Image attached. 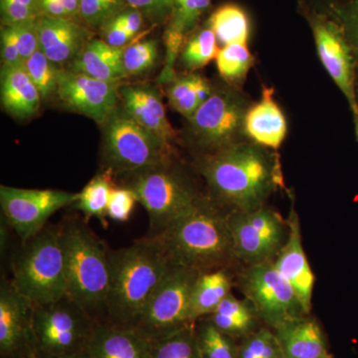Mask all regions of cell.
<instances>
[{"instance_id": "obj_1", "label": "cell", "mask_w": 358, "mask_h": 358, "mask_svg": "<svg viewBox=\"0 0 358 358\" xmlns=\"http://www.w3.org/2000/svg\"><path fill=\"white\" fill-rule=\"evenodd\" d=\"M265 148L256 143H237L204 159L201 173L207 185L220 201L232 206V210L264 207L282 182L278 159Z\"/></svg>"}, {"instance_id": "obj_2", "label": "cell", "mask_w": 358, "mask_h": 358, "mask_svg": "<svg viewBox=\"0 0 358 358\" xmlns=\"http://www.w3.org/2000/svg\"><path fill=\"white\" fill-rule=\"evenodd\" d=\"M171 266L166 252L152 236L110 252L109 322L136 326Z\"/></svg>"}, {"instance_id": "obj_3", "label": "cell", "mask_w": 358, "mask_h": 358, "mask_svg": "<svg viewBox=\"0 0 358 358\" xmlns=\"http://www.w3.org/2000/svg\"><path fill=\"white\" fill-rule=\"evenodd\" d=\"M152 237L159 241L171 265L205 272L226 268L235 260L227 214L203 199Z\"/></svg>"}, {"instance_id": "obj_4", "label": "cell", "mask_w": 358, "mask_h": 358, "mask_svg": "<svg viewBox=\"0 0 358 358\" xmlns=\"http://www.w3.org/2000/svg\"><path fill=\"white\" fill-rule=\"evenodd\" d=\"M68 296L92 319L107 315L110 289V252L89 228L80 223L60 229Z\"/></svg>"}, {"instance_id": "obj_5", "label": "cell", "mask_w": 358, "mask_h": 358, "mask_svg": "<svg viewBox=\"0 0 358 358\" xmlns=\"http://www.w3.org/2000/svg\"><path fill=\"white\" fill-rule=\"evenodd\" d=\"M14 288L34 306L47 305L68 296L60 229L44 228L23 242L13 260Z\"/></svg>"}, {"instance_id": "obj_6", "label": "cell", "mask_w": 358, "mask_h": 358, "mask_svg": "<svg viewBox=\"0 0 358 358\" xmlns=\"http://www.w3.org/2000/svg\"><path fill=\"white\" fill-rule=\"evenodd\" d=\"M96 322L68 296L47 305L34 306L32 350L39 358L84 352Z\"/></svg>"}, {"instance_id": "obj_7", "label": "cell", "mask_w": 358, "mask_h": 358, "mask_svg": "<svg viewBox=\"0 0 358 358\" xmlns=\"http://www.w3.org/2000/svg\"><path fill=\"white\" fill-rule=\"evenodd\" d=\"M103 126L107 169L138 173L169 164L171 150L124 109H115Z\"/></svg>"}, {"instance_id": "obj_8", "label": "cell", "mask_w": 358, "mask_h": 358, "mask_svg": "<svg viewBox=\"0 0 358 358\" xmlns=\"http://www.w3.org/2000/svg\"><path fill=\"white\" fill-rule=\"evenodd\" d=\"M127 186L148 212L150 236L192 211L202 199L189 180L169 169V164L134 173Z\"/></svg>"}, {"instance_id": "obj_9", "label": "cell", "mask_w": 358, "mask_h": 358, "mask_svg": "<svg viewBox=\"0 0 358 358\" xmlns=\"http://www.w3.org/2000/svg\"><path fill=\"white\" fill-rule=\"evenodd\" d=\"M201 273L196 268L171 265L134 327L155 341L192 324L190 303Z\"/></svg>"}, {"instance_id": "obj_10", "label": "cell", "mask_w": 358, "mask_h": 358, "mask_svg": "<svg viewBox=\"0 0 358 358\" xmlns=\"http://www.w3.org/2000/svg\"><path fill=\"white\" fill-rule=\"evenodd\" d=\"M235 259L247 266L274 260L289 234L288 222L265 206L227 213Z\"/></svg>"}, {"instance_id": "obj_11", "label": "cell", "mask_w": 358, "mask_h": 358, "mask_svg": "<svg viewBox=\"0 0 358 358\" xmlns=\"http://www.w3.org/2000/svg\"><path fill=\"white\" fill-rule=\"evenodd\" d=\"M240 288L257 315L274 329L306 315L293 288L280 275L273 261L247 266Z\"/></svg>"}, {"instance_id": "obj_12", "label": "cell", "mask_w": 358, "mask_h": 358, "mask_svg": "<svg viewBox=\"0 0 358 358\" xmlns=\"http://www.w3.org/2000/svg\"><path fill=\"white\" fill-rule=\"evenodd\" d=\"M79 193L0 186V205L7 222L22 242L44 229L54 213L76 203Z\"/></svg>"}, {"instance_id": "obj_13", "label": "cell", "mask_w": 358, "mask_h": 358, "mask_svg": "<svg viewBox=\"0 0 358 358\" xmlns=\"http://www.w3.org/2000/svg\"><path fill=\"white\" fill-rule=\"evenodd\" d=\"M246 103L241 96L230 90L212 93L192 119V129L200 145L211 150V154L235 145L244 131Z\"/></svg>"}, {"instance_id": "obj_14", "label": "cell", "mask_w": 358, "mask_h": 358, "mask_svg": "<svg viewBox=\"0 0 358 358\" xmlns=\"http://www.w3.org/2000/svg\"><path fill=\"white\" fill-rule=\"evenodd\" d=\"M120 88V83L101 81L60 68L56 95L67 109L86 115L103 126L117 109Z\"/></svg>"}, {"instance_id": "obj_15", "label": "cell", "mask_w": 358, "mask_h": 358, "mask_svg": "<svg viewBox=\"0 0 358 358\" xmlns=\"http://www.w3.org/2000/svg\"><path fill=\"white\" fill-rule=\"evenodd\" d=\"M310 24L324 69L346 96L352 110L357 113L352 61L343 32L336 22L324 15L313 16Z\"/></svg>"}, {"instance_id": "obj_16", "label": "cell", "mask_w": 358, "mask_h": 358, "mask_svg": "<svg viewBox=\"0 0 358 358\" xmlns=\"http://www.w3.org/2000/svg\"><path fill=\"white\" fill-rule=\"evenodd\" d=\"M33 305L15 288L2 280L0 288V352L15 355L24 348L32 350Z\"/></svg>"}, {"instance_id": "obj_17", "label": "cell", "mask_w": 358, "mask_h": 358, "mask_svg": "<svg viewBox=\"0 0 358 358\" xmlns=\"http://www.w3.org/2000/svg\"><path fill=\"white\" fill-rule=\"evenodd\" d=\"M287 222L289 227L288 237L273 263L280 275L293 288L303 312L308 315L312 308L315 275L303 250L300 222L294 211Z\"/></svg>"}, {"instance_id": "obj_18", "label": "cell", "mask_w": 358, "mask_h": 358, "mask_svg": "<svg viewBox=\"0 0 358 358\" xmlns=\"http://www.w3.org/2000/svg\"><path fill=\"white\" fill-rule=\"evenodd\" d=\"M154 341L134 327L96 322L84 353L88 358H152Z\"/></svg>"}, {"instance_id": "obj_19", "label": "cell", "mask_w": 358, "mask_h": 358, "mask_svg": "<svg viewBox=\"0 0 358 358\" xmlns=\"http://www.w3.org/2000/svg\"><path fill=\"white\" fill-rule=\"evenodd\" d=\"M120 99L122 109L171 150L176 131L167 119L159 89L148 84L126 85L120 88Z\"/></svg>"}, {"instance_id": "obj_20", "label": "cell", "mask_w": 358, "mask_h": 358, "mask_svg": "<svg viewBox=\"0 0 358 358\" xmlns=\"http://www.w3.org/2000/svg\"><path fill=\"white\" fill-rule=\"evenodd\" d=\"M36 26L40 50L58 66L71 64L91 40L79 21L42 15Z\"/></svg>"}, {"instance_id": "obj_21", "label": "cell", "mask_w": 358, "mask_h": 358, "mask_svg": "<svg viewBox=\"0 0 358 358\" xmlns=\"http://www.w3.org/2000/svg\"><path fill=\"white\" fill-rule=\"evenodd\" d=\"M287 121L274 99V91L263 90L262 99L247 110L244 133L256 145L278 150L287 136Z\"/></svg>"}, {"instance_id": "obj_22", "label": "cell", "mask_w": 358, "mask_h": 358, "mask_svg": "<svg viewBox=\"0 0 358 358\" xmlns=\"http://www.w3.org/2000/svg\"><path fill=\"white\" fill-rule=\"evenodd\" d=\"M0 100L7 114L16 119H28L38 112L41 95L23 64H2Z\"/></svg>"}, {"instance_id": "obj_23", "label": "cell", "mask_w": 358, "mask_h": 358, "mask_svg": "<svg viewBox=\"0 0 358 358\" xmlns=\"http://www.w3.org/2000/svg\"><path fill=\"white\" fill-rule=\"evenodd\" d=\"M122 55L124 48L110 46L103 39L90 40L67 69L101 81L120 83L127 78Z\"/></svg>"}, {"instance_id": "obj_24", "label": "cell", "mask_w": 358, "mask_h": 358, "mask_svg": "<svg viewBox=\"0 0 358 358\" xmlns=\"http://www.w3.org/2000/svg\"><path fill=\"white\" fill-rule=\"evenodd\" d=\"M282 358H324L329 355L317 322L300 317L275 329Z\"/></svg>"}, {"instance_id": "obj_25", "label": "cell", "mask_w": 358, "mask_h": 358, "mask_svg": "<svg viewBox=\"0 0 358 358\" xmlns=\"http://www.w3.org/2000/svg\"><path fill=\"white\" fill-rule=\"evenodd\" d=\"M231 277L226 268L205 271L195 284L190 303V322L209 317L231 293Z\"/></svg>"}, {"instance_id": "obj_26", "label": "cell", "mask_w": 358, "mask_h": 358, "mask_svg": "<svg viewBox=\"0 0 358 358\" xmlns=\"http://www.w3.org/2000/svg\"><path fill=\"white\" fill-rule=\"evenodd\" d=\"M213 93L210 84L199 74L174 77L167 87V98L176 112L190 120Z\"/></svg>"}, {"instance_id": "obj_27", "label": "cell", "mask_w": 358, "mask_h": 358, "mask_svg": "<svg viewBox=\"0 0 358 358\" xmlns=\"http://www.w3.org/2000/svg\"><path fill=\"white\" fill-rule=\"evenodd\" d=\"M256 315L255 308L248 300H240L230 293L209 315V322L223 333L239 336L251 331Z\"/></svg>"}, {"instance_id": "obj_28", "label": "cell", "mask_w": 358, "mask_h": 358, "mask_svg": "<svg viewBox=\"0 0 358 358\" xmlns=\"http://www.w3.org/2000/svg\"><path fill=\"white\" fill-rule=\"evenodd\" d=\"M208 26L223 46L247 44L251 31L248 15L236 4H225L212 13Z\"/></svg>"}, {"instance_id": "obj_29", "label": "cell", "mask_w": 358, "mask_h": 358, "mask_svg": "<svg viewBox=\"0 0 358 358\" xmlns=\"http://www.w3.org/2000/svg\"><path fill=\"white\" fill-rule=\"evenodd\" d=\"M114 171L107 169L90 180L79 193L76 207L88 217L103 219L108 217V205L110 195L114 188Z\"/></svg>"}, {"instance_id": "obj_30", "label": "cell", "mask_w": 358, "mask_h": 358, "mask_svg": "<svg viewBox=\"0 0 358 358\" xmlns=\"http://www.w3.org/2000/svg\"><path fill=\"white\" fill-rule=\"evenodd\" d=\"M217 38L209 26L194 33L183 45L181 62L186 69H201L211 60L216 59L219 48Z\"/></svg>"}, {"instance_id": "obj_31", "label": "cell", "mask_w": 358, "mask_h": 358, "mask_svg": "<svg viewBox=\"0 0 358 358\" xmlns=\"http://www.w3.org/2000/svg\"><path fill=\"white\" fill-rule=\"evenodd\" d=\"M215 60L219 74L230 83L243 81L253 65V56L247 44L223 46Z\"/></svg>"}, {"instance_id": "obj_32", "label": "cell", "mask_w": 358, "mask_h": 358, "mask_svg": "<svg viewBox=\"0 0 358 358\" xmlns=\"http://www.w3.org/2000/svg\"><path fill=\"white\" fill-rule=\"evenodd\" d=\"M194 324L154 341L152 358H199Z\"/></svg>"}, {"instance_id": "obj_33", "label": "cell", "mask_w": 358, "mask_h": 358, "mask_svg": "<svg viewBox=\"0 0 358 358\" xmlns=\"http://www.w3.org/2000/svg\"><path fill=\"white\" fill-rule=\"evenodd\" d=\"M199 358H238L229 334L223 333L211 322H206L195 333Z\"/></svg>"}, {"instance_id": "obj_34", "label": "cell", "mask_w": 358, "mask_h": 358, "mask_svg": "<svg viewBox=\"0 0 358 358\" xmlns=\"http://www.w3.org/2000/svg\"><path fill=\"white\" fill-rule=\"evenodd\" d=\"M26 72L38 89L42 101L48 100L56 95L58 88L59 68L44 55L43 52L37 50L23 62Z\"/></svg>"}, {"instance_id": "obj_35", "label": "cell", "mask_w": 358, "mask_h": 358, "mask_svg": "<svg viewBox=\"0 0 358 358\" xmlns=\"http://www.w3.org/2000/svg\"><path fill=\"white\" fill-rule=\"evenodd\" d=\"M159 57L157 42L154 39L145 40L131 44L124 48V68L127 77L138 76L150 72Z\"/></svg>"}, {"instance_id": "obj_36", "label": "cell", "mask_w": 358, "mask_h": 358, "mask_svg": "<svg viewBox=\"0 0 358 358\" xmlns=\"http://www.w3.org/2000/svg\"><path fill=\"white\" fill-rule=\"evenodd\" d=\"M210 2L211 0H173L167 29L185 37L210 6Z\"/></svg>"}, {"instance_id": "obj_37", "label": "cell", "mask_w": 358, "mask_h": 358, "mask_svg": "<svg viewBox=\"0 0 358 358\" xmlns=\"http://www.w3.org/2000/svg\"><path fill=\"white\" fill-rule=\"evenodd\" d=\"M127 7L126 0H80V20L93 29H101Z\"/></svg>"}, {"instance_id": "obj_38", "label": "cell", "mask_w": 358, "mask_h": 358, "mask_svg": "<svg viewBox=\"0 0 358 358\" xmlns=\"http://www.w3.org/2000/svg\"><path fill=\"white\" fill-rule=\"evenodd\" d=\"M238 358H282L281 345L277 336L268 329H261L238 350Z\"/></svg>"}, {"instance_id": "obj_39", "label": "cell", "mask_w": 358, "mask_h": 358, "mask_svg": "<svg viewBox=\"0 0 358 358\" xmlns=\"http://www.w3.org/2000/svg\"><path fill=\"white\" fill-rule=\"evenodd\" d=\"M40 15L39 0H0L1 25L17 24Z\"/></svg>"}, {"instance_id": "obj_40", "label": "cell", "mask_w": 358, "mask_h": 358, "mask_svg": "<svg viewBox=\"0 0 358 358\" xmlns=\"http://www.w3.org/2000/svg\"><path fill=\"white\" fill-rule=\"evenodd\" d=\"M136 202V193L129 186H114L108 205V217L115 222H127L133 214Z\"/></svg>"}, {"instance_id": "obj_41", "label": "cell", "mask_w": 358, "mask_h": 358, "mask_svg": "<svg viewBox=\"0 0 358 358\" xmlns=\"http://www.w3.org/2000/svg\"><path fill=\"white\" fill-rule=\"evenodd\" d=\"M36 20L17 23L15 26L18 48L22 64L39 49L38 34H37Z\"/></svg>"}, {"instance_id": "obj_42", "label": "cell", "mask_w": 358, "mask_h": 358, "mask_svg": "<svg viewBox=\"0 0 358 358\" xmlns=\"http://www.w3.org/2000/svg\"><path fill=\"white\" fill-rule=\"evenodd\" d=\"M131 8L141 11L152 22L159 23L171 16L173 0H126Z\"/></svg>"}, {"instance_id": "obj_43", "label": "cell", "mask_w": 358, "mask_h": 358, "mask_svg": "<svg viewBox=\"0 0 358 358\" xmlns=\"http://www.w3.org/2000/svg\"><path fill=\"white\" fill-rule=\"evenodd\" d=\"M40 14L51 17L80 20V0H39Z\"/></svg>"}, {"instance_id": "obj_44", "label": "cell", "mask_w": 358, "mask_h": 358, "mask_svg": "<svg viewBox=\"0 0 358 358\" xmlns=\"http://www.w3.org/2000/svg\"><path fill=\"white\" fill-rule=\"evenodd\" d=\"M0 47H1L2 64H22L15 26L1 25L0 32Z\"/></svg>"}, {"instance_id": "obj_45", "label": "cell", "mask_w": 358, "mask_h": 358, "mask_svg": "<svg viewBox=\"0 0 358 358\" xmlns=\"http://www.w3.org/2000/svg\"><path fill=\"white\" fill-rule=\"evenodd\" d=\"M100 30L103 41L117 48H126L136 37L113 20L103 25Z\"/></svg>"}, {"instance_id": "obj_46", "label": "cell", "mask_w": 358, "mask_h": 358, "mask_svg": "<svg viewBox=\"0 0 358 358\" xmlns=\"http://www.w3.org/2000/svg\"><path fill=\"white\" fill-rule=\"evenodd\" d=\"M112 20L136 36L143 27V15L141 11L128 6Z\"/></svg>"}, {"instance_id": "obj_47", "label": "cell", "mask_w": 358, "mask_h": 358, "mask_svg": "<svg viewBox=\"0 0 358 358\" xmlns=\"http://www.w3.org/2000/svg\"><path fill=\"white\" fill-rule=\"evenodd\" d=\"M52 358H88L84 352L77 353V355H65V357H52Z\"/></svg>"}, {"instance_id": "obj_48", "label": "cell", "mask_w": 358, "mask_h": 358, "mask_svg": "<svg viewBox=\"0 0 358 358\" xmlns=\"http://www.w3.org/2000/svg\"><path fill=\"white\" fill-rule=\"evenodd\" d=\"M355 14H357V16H355V20H357V29H358V2H357V11H355Z\"/></svg>"}, {"instance_id": "obj_49", "label": "cell", "mask_w": 358, "mask_h": 358, "mask_svg": "<svg viewBox=\"0 0 358 358\" xmlns=\"http://www.w3.org/2000/svg\"><path fill=\"white\" fill-rule=\"evenodd\" d=\"M324 358H334V357H331V355H327V357H324Z\"/></svg>"}, {"instance_id": "obj_50", "label": "cell", "mask_w": 358, "mask_h": 358, "mask_svg": "<svg viewBox=\"0 0 358 358\" xmlns=\"http://www.w3.org/2000/svg\"><path fill=\"white\" fill-rule=\"evenodd\" d=\"M357 134H358V119H357Z\"/></svg>"}]
</instances>
